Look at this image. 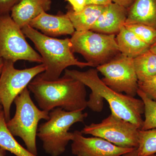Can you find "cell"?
Listing matches in <instances>:
<instances>
[{
  "label": "cell",
  "mask_w": 156,
  "mask_h": 156,
  "mask_svg": "<svg viewBox=\"0 0 156 156\" xmlns=\"http://www.w3.org/2000/svg\"><path fill=\"white\" fill-rule=\"evenodd\" d=\"M6 151L0 147V156H5L6 155Z\"/></svg>",
  "instance_id": "obj_31"
},
{
  "label": "cell",
  "mask_w": 156,
  "mask_h": 156,
  "mask_svg": "<svg viewBox=\"0 0 156 156\" xmlns=\"http://www.w3.org/2000/svg\"><path fill=\"white\" fill-rule=\"evenodd\" d=\"M80 156V155H78V156Z\"/></svg>",
  "instance_id": "obj_35"
},
{
  "label": "cell",
  "mask_w": 156,
  "mask_h": 156,
  "mask_svg": "<svg viewBox=\"0 0 156 156\" xmlns=\"http://www.w3.org/2000/svg\"><path fill=\"white\" fill-rule=\"evenodd\" d=\"M72 6L73 11L78 12L82 11L87 5L86 0H66Z\"/></svg>",
  "instance_id": "obj_25"
},
{
  "label": "cell",
  "mask_w": 156,
  "mask_h": 156,
  "mask_svg": "<svg viewBox=\"0 0 156 156\" xmlns=\"http://www.w3.org/2000/svg\"><path fill=\"white\" fill-rule=\"evenodd\" d=\"M27 87L42 110L50 112L60 108L73 112L87 107L86 86L71 77L64 75L55 80L48 81L38 75Z\"/></svg>",
  "instance_id": "obj_2"
},
{
  "label": "cell",
  "mask_w": 156,
  "mask_h": 156,
  "mask_svg": "<svg viewBox=\"0 0 156 156\" xmlns=\"http://www.w3.org/2000/svg\"><path fill=\"white\" fill-rule=\"evenodd\" d=\"M3 110V107L2 105V103H1V101H0V113Z\"/></svg>",
  "instance_id": "obj_32"
},
{
  "label": "cell",
  "mask_w": 156,
  "mask_h": 156,
  "mask_svg": "<svg viewBox=\"0 0 156 156\" xmlns=\"http://www.w3.org/2000/svg\"><path fill=\"white\" fill-rule=\"evenodd\" d=\"M134 64L139 82L156 76V54L150 50L134 58Z\"/></svg>",
  "instance_id": "obj_19"
},
{
  "label": "cell",
  "mask_w": 156,
  "mask_h": 156,
  "mask_svg": "<svg viewBox=\"0 0 156 156\" xmlns=\"http://www.w3.org/2000/svg\"><path fill=\"white\" fill-rule=\"evenodd\" d=\"M0 147L16 156H37L23 147L14 138L7 127L3 110L0 113Z\"/></svg>",
  "instance_id": "obj_18"
},
{
  "label": "cell",
  "mask_w": 156,
  "mask_h": 156,
  "mask_svg": "<svg viewBox=\"0 0 156 156\" xmlns=\"http://www.w3.org/2000/svg\"><path fill=\"white\" fill-rule=\"evenodd\" d=\"M20 0H0V15L9 14Z\"/></svg>",
  "instance_id": "obj_24"
},
{
  "label": "cell",
  "mask_w": 156,
  "mask_h": 156,
  "mask_svg": "<svg viewBox=\"0 0 156 156\" xmlns=\"http://www.w3.org/2000/svg\"><path fill=\"white\" fill-rule=\"evenodd\" d=\"M126 28L150 47L156 42V29L140 23L126 24Z\"/></svg>",
  "instance_id": "obj_22"
},
{
  "label": "cell",
  "mask_w": 156,
  "mask_h": 156,
  "mask_svg": "<svg viewBox=\"0 0 156 156\" xmlns=\"http://www.w3.org/2000/svg\"><path fill=\"white\" fill-rule=\"evenodd\" d=\"M25 36L35 45L43 59L45 67L44 73L39 76L46 80L53 81L60 77L67 67L76 66L95 67L88 62H82L75 58L72 50L70 39H58L45 35L41 32L27 25L22 28Z\"/></svg>",
  "instance_id": "obj_3"
},
{
  "label": "cell",
  "mask_w": 156,
  "mask_h": 156,
  "mask_svg": "<svg viewBox=\"0 0 156 156\" xmlns=\"http://www.w3.org/2000/svg\"><path fill=\"white\" fill-rule=\"evenodd\" d=\"M72 153L82 156H122L136 148L120 147L97 136L87 137L81 131L73 132Z\"/></svg>",
  "instance_id": "obj_11"
},
{
  "label": "cell",
  "mask_w": 156,
  "mask_h": 156,
  "mask_svg": "<svg viewBox=\"0 0 156 156\" xmlns=\"http://www.w3.org/2000/svg\"><path fill=\"white\" fill-rule=\"evenodd\" d=\"M4 64V60L2 58H0V76H1V74H2V71L3 66Z\"/></svg>",
  "instance_id": "obj_29"
},
{
  "label": "cell",
  "mask_w": 156,
  "mask_h": 156,
  "mask_svg": "<svg viewBox=\"0 0 156 156\" xmlns=\"http://www.w3.org/2000/svg\"><path fill=\"white\" fill-rule=\"evenodd\" d=\"M29 25L45 35L52 37L66 35H72L75 31L66 14L53 15L43 12L32 20Z\"/></svg>",
  "instance_id": "obj_12"
},
{
  "label": "cell",
  "mask_w": 156,
  "mask_h": 156,
  "mask_svg": "<svg viewBox=\"0 0 156 156\" xmlns=\"http://www.w3.org/2000/svg\"><path fill=\"white\" fill-rule=\"evenodd\" d=\"M83 111L68 112L57 108L49 112V119L39 126L37 133L46 153L59 156L64 152L73 138V132H69L71 127L76 123L84 122L88 116Z\"/></svg>",
  "instance_id": "obj_4"
},
{
  "label": "cell",
  "mask_w": 156,
  "mask_h": 156,
  "mask_svg": "<svg viewBox=\"0 0 156 156\" xmlns=\"http://www.w3.org/2000/svg\"><path fill=\"white\" fill-rule=\"evenodd\" d=\"M135 0H112V2L128 9L131 7Z\"/></svg>",
  "instance_id": "obj_27"
},
{
  "label": "cell",
  "mask_w": 156,
  "mask_h": 156,
  "mask_svg": "<svg viewBox=\"0 0 156 156\" xmlns=\"http://www.w3.org/2000/svg\"><path fill=\"white\" fill-rule=\"evenodd\" d=\"M150 50L152 52H153L154 53L156 54V42L155 44L151 46Z\"/></svg>",
  "instance_id": "obj_30"
},
{
  "label": "cell",
  "mask_w": 156,
  "mask_h": 156,
  "mask_svg": "<svg viewBox=\"0 0 156 156\" xmlns=\"http://www.w3.org/2000/svg\"><path fill=\"white\" fill-rule=\"evenodd\" d=\"M24 35L10 14L0 15V58L14 63L26 60L42 63L41 56L27 43Z\"/></svg>",
  "instance_id": "obj_7"
},
{
  "label": "cell",
  "mask_w": 156,
  "mask_h": 156,
  "mask_svg": "<svg viewBox=\"0 0 156 156\" xmlns=\"http://www.w3.org/2000/svg\"><path fill=\"white\" fill-rule=\"evenodd\" d=\"M140 23L156 29V0H135L128 9L126 24Z\"/></svg>",
  "instance_id": "obj_15"
},
{
  "label": "cell",
  "mask_w": 156,
  "mask_h": 156,
  "mask_svg": "<svg viewBox=\"0 0 156 156\" xmlns=\"http://www.w3.org/2000/svg\"><path fill=\"white\" fill-rule=\"evenodd\" d=\"M15 115L7 122L9 131L14 136L23 140L27 150L37 155L36 137L38 123L49 119V112L39 108L31 98L30 91L26 88L14 99Z\"/></svg>",
  "instance_id": "obj_5"
},
{
  "label": "cell",
  "mask_w": 156,
  "mask_h": 156,
  "mask_svg": "<svg viewBox=\"0 0 156 156\" xmlns=\"http://www.w3.org/2000/svg\"><path fill=\"white\" fill-rule=\"evenodd\" d=\"M52 2V0H20L11 10V17L22 29L42 12L49 11Z\"/></svg>",
  "instance_id": "obj_14"
},
{
  "label": "cell",
  "mask_w": 156,
  "mask_h": 156,
  "mask_svg": "<svg viewBox=\"0 0 156 156\" xmlns=\"http://www.w3.org/2000/svg\"><path fill=\"white\" fill-rule=\"evenodd\" d=\"M105 6L87 5L82 11L76 12L69 9L66 15L70 20L76 31L91 30L103 11Z\"/></svg>",
  "instance_id": "obj_17"
},
{
  "label": "cell",
  "mask_w": 156,
  "mask_h": 156,
  "mask_svg": "<svg viewBox=\"0 0 156 156\" xmlns=\"http://www.w3.org/2000/svg\"><path fill=\"white\" fill-rule=\"evenodd\" d=\"M138 156H148L156 154V128L147 130L139 129Z\"/></svg>",
  "instance_id": "obj_20"
},
{
  "label": "cell",
  "mask_w": 156,
  "mask_h": 156,
  "mask_svg": "<svg viewBox=\"0 0 156 156\" xmlns=\"http://www.w3.org/2000/svg\"><path fill=\"white\" fill-rule=\"evenodd\" d=\"M139 129L133 123L111 113L100 123L85 126L81 132L103 138L120 147L137 148Z\"/></svg>",
  "instance_id": "obj_9"
},
{
  "label": "cell",
  "mask_w": 156,
  "mask_h": 156,
  "mask_svg": "<svg viewBox=\"0 0 156 156\" xmlns=\"http://www.w3.org/2000/svg\"><path fill=\"white\" fill-rule=\"evenodd\" d=\"M122 156H138L137 150H136V148L134 150L131 151L128 153L125 154Z\"/></svg>",
  "instance_id": "obj_28"
},
{
  "label": "cell",
  "mask_w": 156,
  "mask_h": 156,
  "mask_svg": "<svg viewBox=\"0 0 156 156\" xmlns=\"http://www.w3.org/2000/svg\"><path fill=\"white\" fill-rule=\"evenodd\" d=\"M70 39L73 53L80 54L95 67L105 64L121 53L115 34L75 31Z\"/></svg>",
  "instance_id": "obj_6"
},
{
  "label": "cell",
  "mask_w": 156,
  "mask_h": 156,
  "mask_svg": "<svg viewBox=\"0 0 156 156\" xmlns=\"http://www.w3.org/2000/svg\"><path fill=\"white\" fill-rule=\"evenodd\" d=\"M128 9L112 2L104 8L91 30L99 33L115 34L125 26Z\"/></svg>",
  "instance_id": "obj_13"
},
{
  "label": "cell",
  "mask_w": 156,
  "mask_h": 156,
  "mask_svg": "<svg viewBox=\"0 0 156 156\" xmlns=\"http://www.w3.org/2000/svg\"><path fill=\"white\" fill-rule=\"evenodd\" d=\"M137 95L140 98L144 105L145 119L140 130L156 128V101L147 97L139 89L137 90Z\"/></svg>",
  "instance_id": "obj_21"
},
{
  "label": "cell",
  "mask_w": 156,
  "mask_h": 156,
  "mask_svg": "<svg viewBox=\"0 0 156 156\" xmlns=\"http://www.w3.org/2000/svg\"><path fill=\"white\" fill-rule=\"evenodd\" d=\"M154 155H152L148 156H154Z\"/></svg>",
  "instance_id": "obj_33"
},
{
  "label": "cell",
  "mask_w": 156,
  "mask_h": 156,
  "mask_svg": "<svg viewBox=\"0 0 156 156\" xmlns=\"http://www.w3.org/2000/svg\"><path fill=\"white\" fill-rule=\"evenodd\" d=\"M14 64L13 62L4 60L0 76V101L6 122L11 119V106L15 98L28 87L34 78L45 70L42 63L23 69L15 68Z\"/></svg>",
  "instance_id": "obj_8"
},
{
  "label": "cell",
  "mask_w": 156,
  "mask_h": 156,
  "mask_svg": "<svg viewBox=\"0 0 156 156\" xmlns=\"http://www.w3.org/2000/svg\"><path fill=\"white\" fill-rule=\"evenodd\" d=\"M96 69L103 75L101 79L107 86L115 92L126 93L135 97L138 89V79L134 64V58L120 53Z\"/></svg>",
  "instance_id": "obj_10"
},
{
  "label": "cell",
  "mask_w": 156,
  "mask_h": 156,
  "mask_svg": "<svg viewBox=\"0 0 156 156\" xmlns=\"http://www.w3.org/2000/svg\"><path fill=\"white\" fill-rule=\"evenodd\" d=\"M64 71L65 75L80 81L91 89L87 107L93 112L101 111L104 99L109 105L112 113L141 129L144 121L142 115L144 112V103L141 99L110 89L100 79L97 69H90L84 72L66 69Z\"/></svg>",
  "instance_id": "obj_1"
},
{
  "label": "cell",
  "mask_w": 156,
  "mask_h": 156,
  "mask_svg": "<svg viewBox=\"0 0 156 156\" xmlns=\"http://www.w3.org/2000/svg\"><path fill=\"white\" fill-rule=\"evenodd\" d=\"M138 86L139 90L156 101V76L142 82L138 81Z\"/></svg>",
  "instance_id": "obj_23"
},
{
  "label": "cell",
  "mask_w": 156,
  "mask_h": 156,
  "mask_svg": "<svg viewBox=\"0 0 156 156\" xmlns=\"http://www.w3.org/2000/svg\"><path fill=\"white\" fill-rule=\"evenodd\" d=\"M154 156H156V154L154 155Z\"/></svg>",
  "instance_id": "obj_34"
},
{
  "label": "cell",
  "mask_w": 156,
  "mask_h": 156,
  "mask_svg": "<svg viewBox=\"0 0 156 156\" xmlns=\"http://www.w3.org/2000/svg\"><path fill=\"white\" fill-rule=\"evenodd\" d=\"M87 5L105 6L112 2V0H86Z\"/></svg>",
  "instance_id": "obj_26"
},
{
  "label": "cell",
  "mask_w": 156,
  "mask_h": 156,
  "mask_svg": "<svg viewBox=\"0 0 156 156\" xmlns=\"http://www.w3.org/2000/svg\"><path fill=\"white\" fill-rule=\"evenodd\" d=\"M116 40L120 53L130 58H136L151 48L125 26L117 34Z\"/></svg>",
  "instance_id": "obj_16"
}]
</instances>
